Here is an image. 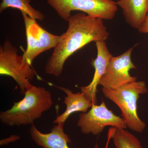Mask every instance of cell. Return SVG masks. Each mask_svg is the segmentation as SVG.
I'll use <instances>...</instances> for the list:
<instances>
[{"label": "cell", "mask_w": 148, "mask_h": 148, "mask_svg": "<svg viewBox=\"0 0 148 148\" xmlns=\"http://www.w3.org/2000/svg\"><path fill=\"white\" fill-rule=\"evenodd\" d=\"M24 98L14 103L11 108L1 112L0 121L10 126L33 125L53 105L50 91L33 85L24 93Z\"/></svg>", "instance_id": "obj_2"}, {"label": "cell", "mask_w": 148, "mask_h": 148, "mask_svg": "<svg viewBox=\"0 0 148 148\" xmlns=\"http://www.w3.org/2000/svg\"><path fill=\"white\" fill-rule=\"evenodd\" d=\"M102 91L105 97L119 108L127 127L132 131L142 133L146 124L138 116L137 103L140 95L148 92L145 82L136 81L115 89L103 87Z\"/></svg>", "instance_id": "obj_3"}, {"label": "cell", "mask_w": 148, "mask_h": 148, "mask_svg": "<svg viewBox=\"0 0 148 148\" xmlns=\"http://www.w3.org/2000/svg\"><path fill=\"white\" fill-rule=\"evenodd\" d=\"M20 139V137L17 135H11L8 138L3 139L0 141V145L3 146L8 144L15 142Z\"/></svg>", "instance_id": "obj_15"}, {"label": "cell", "mask_w": 148, "mask_h": 148, "mask_svg": "<svg viewBox=\"0 0 148 148\" xmlns=\"http://www.w3.org/2000/svg\"><path fill=\"white\" fill-rule=\"evenodd\" d=\"M112 139L116 148H143L138 138L124 129L114 127Z\"/></svg>", "instance_id": "obj_14"}, {"label": "cell", "mask_w": 148, "mask_h": 148, "mask_svg": "<svg viewBox=\"0 0 148 148\" xmlns=\"http://www.w3.org/2000/svg\"><path fill=\"white\" fill-rule=\"evenodd\" d=\"M57 88L66 93L63 103L66 105V108L65 112L54 120L53 122L54 124L65 123L69 116L76 112H87L93 105V103L88 100L82 92L74 93L69 88L58 86Z\"/></svg>", "instance_id": "obj_11"}, {"label": "cell", "mask_w": 148, "mask_h": 148, "mask_svg": "<svg viewBox=\"0 0 148 148\" xmlns=\"http://www.w3.org/2000/svg\"><path fill=\"white\" fill-rule=\"evenodd\" d=\"M134 47L130 48L121 55L112 57L99 85L105 88L115 89L126 84L136 81L137 77L131 76L129 73L131 69H137L131 58Z\"/></svg>", "instance_id": "obj_8"}, {"label": "cell", "mask_w": 148, "mask_h": 148, "mask_svg": "<svg viewBox=\"0 0 148 148\" xmlns=\"http://www.w3.org/2000/svg\"><path fill=\"white\" fill-rule=\"evenodd\" d=\"M54 125L48 133H43L39 131L34 125L30 130V136L38 146L43 148H70L68 144L71 143L69 135L65 133L64 123ZM94 148H99L96 144Z\"/></svg>", "instance_id": "obj_10"}, {"label": "cell", "mask_w": 148, "mask_h": 148, "mask_svg": "<svg viewBox=\"0 0 148 148\" xmlns=\"http://www.w3.org/2000/svg\"><path fill=\"white\" fill-rule=\"evenodd\" d=\"M95 42L97 50V57L95 59H92L90 63L95 70L93 78L90 84L82 86L80 88L88 100L96 105L97 87L113 56L110 53L105 41H99Z\"/></svg>", "instance_id": "obj_9"}, {"label": "cell", "mask_w": 148, "mask_h": 148, "mask_svg": "<svg viewBox=\"0 0 148 148\" xmlns=\"http://www.w3.org/2000/svg\"><path fill=\"white\" fill-rule=\"evenodd\" d=\"M22 13L25 24L27 48L22 55L23 59L32 66L38 56L44 51L54 48L61 40V36L52 34L37 23L36 19Z\"/></svg>", "instance_id": "obj_6"}, {"label": "cell", "mask_w": 148, "mask_h": 148, "mask_svg": "<svg viewBox=\"0 0 148 148\" xmlns=\"http://www.w3.org/2000/svg\"><path fill=\"white\" fill-rule=\"evenodd\" d=\"M18 49L8 40L0 46V74L12 77L17 83L21 94H24L33 85L30 81L36 73L32 66L17 54Z\"/></svg>", "instance_id": "obj_4"}, {"label": "cell", "mask_w": 148, "mask_h": 148, "mask_svg": "<svg viewBox=\"0 0 148 148\" xmlns=\"http://www.w3.org/2000/svg\"><path fill=\"white\" fill-rule=\"evenodd\" d=\"M31 0H1L0 4V12L9 8L17 9L21 13L27 14L30 18L42 21L45 18V15L39 11L36 10L30 5Z\"/></svg>", "instance_id": "obj_13"}, {"label": "cell", "mask_w": 148, "mask_h": 148, "mask_svg": "<svg viewBox=\"0 0 148 148\" xmlns=\"http://www.w3.org/2000/svg\"><path fill=\"white\" fill-rule=\"evenodd\" d=\"M113 127H111L109 129L108 133V140H107V142L106 143L105 148H108L109 143H110V140L112 139V135L113 132Z\"/></svg>", "instance_id": "obj_17"}, {"label": "cell", "mask_w": 148, "mask_h": 148, "mask_svg": "<svg viewBox=\"0 0 148 148\" xmlns=\"http://www.w3.org/2000/svg\"><path fill=\"white\" fill-rule=\"evenodd\" d=\"M116 3L122 10L127 23L138 29L148 13V0H119Z\"/></svg>", "instance_id": "obj_12"}, {"label": "cell", "mask_w": 148, "mask_h": 148, "mask_svg": "<svg viewBox=\"0 0 148 148\" xmlns=\"http://www.w3.org/2000/svg\"><path fill=\"white\" fill-rule=\"evenodd\" d=\"M67 21L68 29L61 35L45 68L46 73L56 77L61 75L65 62L77 51L91 42L108 38L109 33L102 18L81 12L71 15Z\"/></svg>", "instance_id": "obj_1"}, {"label": "cell", "mask_w": 148, "mask_h": 148, "mask_svg": "<svg viewBox=\"0 0 148 148\" xmlns=\"http://www.w3.org/2000/svg\"><path fill=\"white\" fill-rule=\"evenodd\" d=\"M138 30L140 33L148 34V13L145 21H143Z\"/></svg>", "instance_id": "obj_16"}, {"label": "cell", "mask_w": 148, "mask_h": 148, "mask_svg": "<svg viewBox=\"0 0 148 148\" xmlns=\"http://www.w3.org/2000/svg\"><path fill=\"white\" fill-rule=\"evenodd\" d=\"M58 16L68 21L73 11L78 10L87 15L105 20L115 16L117 5L113 0H46Z\"/></svg>", "instance_id": "obj_5"}, {"label": "cell", "mask_w": 148, "mask_h": 148, "mask_svg": "<svg viewBox=\"0 0 148 148\" xmlns=\"http://www.w3.org/2000/svg\"><path fill=\"white\" fill-rule=\"evenodd\" d=\"M77 125L83 134L95 135L103 132L106 126L124 129L127 127L123 118L109 110L103 101L99 106L93 104L90 110L80 114Z\"/></svg>", "instance_id": "obj_7"}]
</instances>
